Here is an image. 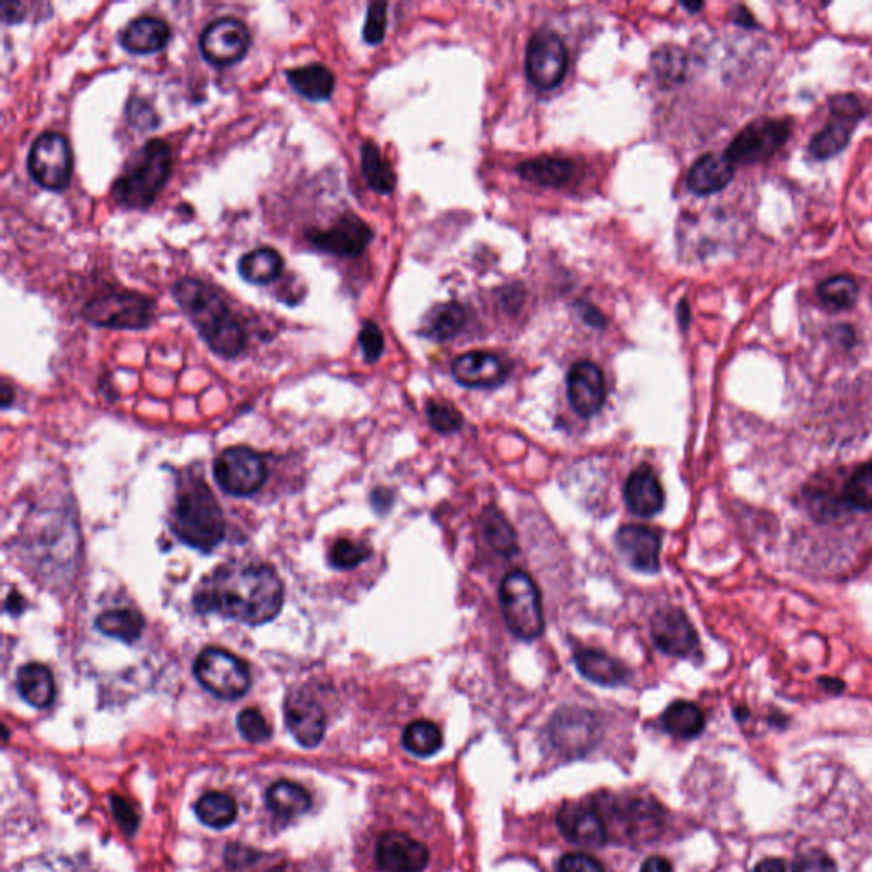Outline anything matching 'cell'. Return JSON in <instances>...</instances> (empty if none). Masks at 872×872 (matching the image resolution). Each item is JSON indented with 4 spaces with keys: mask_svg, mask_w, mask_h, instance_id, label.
I'll use <instances>...</instances> for the list:
<instances>
[{
    "mask_svg": "<svg viewBox=\"0 0 872 872\" xmlns=\"http://www.w3.org/2000/svg\"><path fill=\"white\" fill-rule=\"evenodd\" d=\"M283 598L282 580L270 566L225 564L203 580L193 602L198 612L259 626L280 614Z\"/></svg>",
    "mask_w": 872,
    "mask_h": 872,
    "instance_id": "cell-1",
    "label": "cell"
},
{
    "mask_svg": "<svg viewBox=\"0 0 872 872\" xmlns=\"http://www.w3.org/2000/svg\"><path fill=\"white\" fill-rule=\"evenodd\" d=\"M173 297L215 355L227 360L241 355L247 343L246 329L217 287L183 276L173 285Z\"/></svg>",
    "mask_w": 872,
    "mask_h": 872,
    "instance_id": "cell-2",
    "label": "cell"
},
{
    "mask_svg": "<svg viewBox=\"0 0 872 872\" xmlns=\"http://www.w3.org/2000/svg\"><path fill=\"white\" fill-rule=\"evenodd\" d=\"M173 173V150L162 138H152L138 150L111 186V198L125 210H147Z\"/></svg>",
    "mask_w": 872,
    "mask_h": 872,
    "instance_id": "cell-3",
    "label": "cell"
},
{
    "mask_svg": "<svg viewBox=\"0 0 872 872\" xmlns=\"http://www.w3.org/2000/svg\"><path fill=\"white\" fill-rule=\"evenodd\" d=\"M174 534L201 552H212L225 535L224 513L207 484L191 481L181 491L171 520Z\"/></svg>",
    "mask_w": 872,
    "mask_h": 872,
    "instance_id": "cell-4",
    "label": "cell"
},
{
    "mask_svg": "<svg viewBox=\"0 0 872 872\" xmlns=\"http://www.w3.org/2000/svg\"><path fill=\"white\" fill-rule=\"evenodd\" d=\"M82 317L96 327L140 331L154 322L155 302L144 293L106 285L87 300Z\"/></svg>",
    "mask_w": 872,
    "mask_h": 872,
    "instance_id": "cell-5",
    "label": "cell"
},
{
    "mask_svg": "<svg viewBox=\"0 0 872 872\" xmlns=\"http://www.w3.org/2000/svg\"><path fill=\"white\" fill-rule=\"evenodd\" d=\"M501 612L511 634L534 641L544 632V614L539 588L530 574L511 571L500 586Z\"/></svg>",
    "mask_w": 872,
    "mask_h": 872,
    "instance_id": "cell-6",
    "label": "cell"
},
{
    "mask_svg": "<svg viewBox=\"0 0 872 872\" xmlns=\"http://www.w3.org/2000/svg\"><path fill=\"white\" fill-rule=\"evenodd\" d=\"M74 171V154L69 140L57 132H43L35 138L28 154V173L43 190L69 188Z\"/></svg>",
    "mask_w": 872,
    "mask_h": 872,
    "instance_id": "cell-7",
    "label": "cell"
},
{
    "mask_svg": "<svg viewBox=\"0 0 872 872\" xmlns=\"http://www.w3.org/2000/svg\"><path fill=\"white\" fill-rule=\"evenodd\" d=\"M193 672L198 682L218 699H239L251 687L246 663L224 649L208 648L196 658Z\"/></svg>",
    "mask_w": 872,
    "mask_h": 872,
    "instance_id": "cell-8",
    "label": "cell"
},
{
    "mask_svg": "<svg viewBox=\"0 0 872 872\" xmlns=\"http://www.w3.org/2000/svg\"><path fill=\"white\" fill-rule=\"evenodd\" d=\"M791 135V125L787 121L763 120L752 121L741 130L726 150V157L735 166H753L758 162L767 161L786 144Z\"/></svg>",
    "mask_w": 872,
    "mask_h": 872,
    "instance_id": "cell-9",
    "label": "cell"
},
{
    "mask_svg": "<svg viewBox=\"0 0 872 872\" xmlns=\"http://www.w3.org/2000/svg\"><path fill=\"white\" fill-rule=\"evenodd\" d=\"M218 486L232 496H251L263 488L268 469L261 455L246 447L227 448L213 464Z\"/></svg>",
    "mask_w": 872,
    "mask_h": 872,
    "instance_id": "cell-10",
    "label": "cell"
},
{
    "mask_svg": "<svg viewBox=\"0 0 872 872\" xmlns=\"http://www.w3.org/2000/svg\"><path fill=\"white\" fill-rule=\"evenodd\" d=\"M525 69L535 87L549 91L559 86L568 72V50L561 36L549 29L537 31L528 41Z\"/></svg>",
    "mask_w": 872,
    "mask_h": 872,
    "instance_id": "cell-11",
    "label": "cell"
},
{
    "mask_svg": "<svg viewBox=\"0 0 872 872\" xmlns=\"http://www.w3.org/2000/svg\"><path fill=\"white\" fill-rule=\"evenodd\" d=\"M251 31L241 19H213L200 35V52L208 64L227 67L241 62L251 48Z\"/></svg>",
    "mask_w": 872,
    "mask_h": 872,
    "instance_id": "cell-12",
    "label": "cell"
},
{
    "mask_svg": "<svg viewBox=\"0 0 872 872\" xmlns=\"http://www.w3.org/2000/svg\"><path fill=\"white\" fill-rule=\"evenodd\" d=\"M305 239L321 253L338 258H358L372 242L373 232L363 218L348 212L327 229H307Z\"/></svg>",
    "mask_w": 872,
    "mask_h": 872,
    "instance_id": "cell-13",
    "label": "cell"
},
{
    "mask_svg": "<svg viewBox=\"0 0 872 872\" xmlns=\"http://www.w3.org/2000/svg\"><path fill=\"white\" fill-rule=\"evenodd\" d=\"M830 106L832 121L809 142V154L818 161H827L840 154L849 145L857 121L864 116V109L854 96H835Z\"/></svg>",
    "mask_w": 872,
    "mask_h": 872,
    "instance_id": "cell-14",
    "label": "cell"
},
{
    "mask_svg": "<svg viewBox=\"0 0 872 872\" xmlns=\"http://www.w3.org/2000/svg\"><path fill=\"white\" fill-rule=\"evenodd\" d=\"M551 741L563 753L581 757L597 743L600 735L597 716L586 709L568 707L551 721Z\"/></svg>",
    "mask_w": 872,
    "mask_h": 872,
    "instance_id": "cell-15",
    "label": "cell"
},
{
    "mask_svg": "<svg viewBox=\"0 0 872 872\" xmlns=\"http://www.w3.org/2000/svg\"><path fill=\"white\" fill-rule=\"evenodd\" d=\"M375 859L384 872H423L430 864V850L408 833L387 832L377 842Z\"/></svg>",
    "mask_w": 872,
    "mask_h": 872,
    "instance_id": "cell-16",
    "label": "cell"
},
{
    "mask_svg": "<svg viewBox=\"0 0 872 872\" xmlns=\"http://www.w3.org/2000/svg\"><path fill=\"white\" fill-rule=\"evenodd\" d=\"M651 636L663 653L687 658L699 646V636L683 610H658L651 619Z\"/></svg>",
    "mask_w": 872,
    "mask_h": 872,
    "instance_id": "cell-17",
    "label": "cell"
},
{
    "mask_svg": "<svg viewBox=\"0 0 872 872\" xmlns=\"http://www.w3.org/2000/svg\"><path fill=\"white\" fill-rule=\"evenodd\" d=\"M285 724L299 745L316 748L324 738L326 716L316 699L305 690H297L285 702Z\"/></svg>",
    "mask_w": 872,
    "mask_h": 872,
    "instance_id": "cell-18",
    "label": "cell"
},
{
    "mask_svg": "<svg viewBox=\"0 0 872 872\" xmlns=\"http://www.w3.org/2000/svg\"><path fill=\"white\" fill-rule=\"evenodd\" d=\"M568 397L581 418L595 416L607 399L602 370L588 360L574 363L568 373Z\"/></svg>",
    "mask_w": 872,
    "mask_h": 872,
    "instance_id": "cell-19",
    "label": "cell"
},
{
    "mask_svg": "<svg viewBox=\"0 0 872 872\" xmlns=\"http://www.w3.org/2000/svg\"><path fill=\"white\" fill-rule=\"evenodd\" d=\"M557 827L571 844L586 849L602 847L607 842V827L602 815L586 804H564L557 813Z\"/></svg>",
    "mask_w": 872,
    "mask_h": 872,
    "instance_id": "cell-20",
    "label": "cell"
},
{
    "mask_svg": "<svg viewBox=\"0 0 872 872\" xmlns=\"http://www.w3.org/2000/svg\"><path fill=\"white\" fill-rule=\"evenodd\" d=\"M455 380L471 389H494L505 384L510 368L500 356L488 351H469L452 363Z\"/></svg>",
    "mask_w": 872,
    "mask_h": 872,
    "instance_id": "cell-21",
    "label": "cell"
},
{
    "mask_svg": "<svg viewBox=\"0 0 872 872\" xmlns=\"http://www.w3.org/2000/svg\"><path fill=\"white\" fill-rule=\"evenodd\" d=\"M615 545L631 568L641 573L660 571L661 540L643 525H624L615 535Z\"/></svg>",
    "mask_w": 872,
    "mask_h": 872,
    "instance_id": "cell-22",
    "label": "cell"
},
{
    "mask_svg": "<svg viewBox=\"0 0 872 872\" xmlns=\"http://www.w3.org/2000/svg\"><path fill=\"white\" fill-rule=\"evenodd\" d=\"M173 31L169 24L155 16H140L133 19L120 31V45L133 55H150L161 52L171 41Z\"/></svg>",
    "mask_w": 872,
    "mask_h": 872,
    "instance_id": "cell-23",
    "label": "cell"
},
{
    "mask_svg": "<svg viewBox=\"0 0 872 872\" xmlns=\"http://www.w3.org/2000/svg\"><path fill=\"white\" fill-rule=\"evenodd\" d=\"M624 498L632 513L639 517L651 518L658 515L665 506V491L658 477L648 465L637 467L627 477Z\"/></svg>",
    "mask_w": 872,
    "mask_h": 872,
    "instance_id": "cell-24",
    "label": "cell"
},
{
    "mask_svg": "<svg viewBox=\"0 0 872 872\" xmlns=\"http://www.w3.org/2000/svg\"><path fill=\"white\" fill-rule=\"evenodd\" d=\"M735 176V166L724 154H706L699 157L687 174V186L699 196L723 191Z\"/></svg>",
    "mask_w": 872,
    "mask_h": 872,
    "instance_id": "cell-25",
    "label": "cell"
},
{
    "mask_svg": "<svg viewBox=\"0 0 872 872\" xmlns=\"http://www.w3.org/2000/svg\"><path fill=\"white\" fill-rule=\"evenodd\" d=\"M574 663L583 677L602 687H620L631 677L620 661L595 649H581L574 654Z\"/></svg>",
    "mask_w": 872,
    "mask_h": 872,
    "instance_id": "cell-26",
    "label": "cell"
},
{
    "mask_svg": "<svg viewBox=\"0 0 872 872\" xmlns=\"http://www.w3.org/2000/svg\"><path fill=\"white\" fill-rule=\"evenodd\" d=\"M293 91L309 101H327L333 96L336 79L333 70L322 64H307L285 72Z\"/></svg>",
    "mask_w": 872,
    "mask_h": 872,
    "instance_id": "cell-27",
    "label": "cell"
},
{
    "mask_svg": "<svg viewBox=\"0 0 872 872\" xmlns=\"http://www.w3.org/2000/svg\"><path fill=\"white\" fill-rule=\"evenodd\" d=\"M237 270L242 280L251 285H270L280 278L283 271L282 254L271 247H258L249 253L242 254Z\"/></svg>",
    "mask_w": 872,
    "mask_h": 872,
    "instance_id": "cell-28",
    "label": "cell"
},
{
    "mask_svg": "<svg viewBox=\"0 0 872 872\" xmlns=\"http://www.w3.org/2000/svg\"><path fill=\"white\" fill-rule=\"evenodd\" d=\"M18 692L29 706L43 709L52 704L55 699V682L52 672L40 663H28L21 666L16 678Z\"/></svg>",
    "mask_w": 872,
    "mask_h": 872,
    "instance_id": "cell-29",
    "label": "cell"
},
{
    "mask_svg": "<svg viewBox=\"0 0 872 872\" xmlns=\"http://www.w3.org/2000/svg\"><path fill=\"white\" fill-rule=\"evenodd\" d=\"M518 173L523 179L540 184V186L559 188L573 178L574 164L564 157L542 155V157L522 162L518 166Z\"/></svg>",
    "mask_w": 872,
    "mask_h": 872,
    "instance_id": "cell-30",
    "label": "cell"
},
{
    "mask_svg": "<svg viewBox=\"0 0 872 872\" xmlns=\"http://www.w3.org/2000/svg\"><path fill=\"white\" fill-rule=\"evenodd\" d=\"M661 726L668 735L680 740H692L706 728V716L694 702L677 700L666 707L661 716Z\"/></svg>",
    "mask_w": 872,
    "mask_h": 872,
    "instance_id": "cell-31",
    "label": "cell"
},
{
    "mask_svg": "<svg viewBox=\"0 0 872 872\" xmlns=\"http://www.w3.org/2000/svg\"><path fill=\"white\" fill-rule=\"evenodd\" d=\"M362 155V173L370 190L379 195H391L396 188V173L391 164L380 154L379 145L372 140H365L360 149Z\"/></svg>",
    "mask_w": 872,
    "mask_h": 872,
    "instance_id": "cell-32",
    "label": "cell"
},
{
    "mask_svg": "<svg viewBox=\"0 0 872 872\" xmlns=\"http://www.w3.org/2000/svg\"><path fill=\"white\" fill-rule=\"evenodd\" d=\"M266 804L276 816L297 818L310 809L309 792L293 782L280 781L266 792Z\"/></svg>",
    "mask_w": 872,
    "mask_h": 872,
    "instance_id": "cell-33",
    "label": "cell"
},
{
    "mask_svg": "<svg viewBox=\"0 0 872 872\" xmlns=\"http://www.w3.org/2000/svg\"><path fill=\"white\" fill-rule=\"evenodd\" d=\"M195 815L205 827L224 830L236 821L237 804L229 794L207 792L196 801Z\"/></svg>",
    "mask_w": 872,
    "mask_h": 872,
    "instance_id": "cell-34",
    "label": "cell"
},
{
    "mask_svg": "<svg viewBox=\"0 0 872 872\" xmlns=\"http://www.w3.org/2000/svg\"><path fill=\"white\" fill-rule=\"evenodd\" d=\"M482 534L486 542L493 547L494 552H498L501 556L517 554V532L498 508L488 506L482 511Z\"/></svg>",
    "mask_w": 872,
    "mask_h": 872,
    "instance_id": "cell-35",
    "label": "cell"
},
{
    "mask_svg": "<svg viewBox=\"0 0 872 872\" xmlns=\"http://www.w3.org/2000/svg\"><path fill=\"white\" fill-rule=\"evenodd\" d=\"M651 69H653L656 81L660 82L661 86H677L687 77L689 58L680 46L663 45L653 53Z\"/></svg>",
    "mask_w": 872,
    "mask_h": 872,
    "instance_id": "cell-36",
    "label": "cell"
},
{
    "mask_svg": "<svg viewBox=\"0 0 872 872\" xmlns=\"http://www.w3.org/2000/svg\"><path fill=\"white\" fill-rule=\"evenodd\" d=\"M96 627L104 636L115 637L130 644L137 641L144 631L145 620L137 610H108L96 619Z\"/></svg>",
    "mask_w": 872,
    "mask_h": 872,
    "instance_id": "cell-37",
    "label": "cell"
},
{
    "mask_svg": "<svg viewBox=\"0 0 872 872\" xmlns=\"http://www.w3.org/2000/svg\"><path fill=\"white\" fill-rule=\"evenodd\" d=\"M465 310L457 302L438 305L426 317L423 333L435 341H448L455 338L465 326Z\"/></svg>",
    "mask_w": 872,
    "mask_h": 872,
    "instance_id": "cell-38",
    "label": "cell"
},
{
    "mask_svg": "<svg viewBox=\"0 0 872 872\" xmlns=\"http://www.w3.org/2000/svg\"><path fill=\"white\" fill-rule=\"evenodd\" d=\"M402 745L411 755L421 758L431 757L442 750V731L431 721H413L404 729Z\"/></svg>",
    "mask_w": 872,
    "mask_h": 872,
    "instance_id": "cell-39",
    "label": "cell"
},
{
    "mask_svg": "<svg viewBox=\"0 0 872 872\" xmlns=\"http://www.w3.org/2000/svg\"><path fill=\"white\" fill-rule=\"evenodd\" d=\"M859 295V287L849 275L830 276L818 285V297L828 310L850 309Z\"/></svg>",
    "mask_w": 872,
    "mask_h": 872,
    "instance_id": "cell-40",
    "label": "cell"
},
{
    "mask_svg": "<svg viewBox=\"0 0 872 872\" xmlns=\"http://www.w3.org/2000/svg\"><path fill=\"white\" fill-rule=\"evenodd\" d=\"M845 500L855 510L872 511V462L861 465L845 486Z\"/></svg>",
    "mask_w": 872,
    "mask_h": 872,
    "instance_id": "cell-41",
    "label": "cell"
},
{
    "mask_svg": "<svg viewBox=\"0 0 872 872\" xmlns=\"http://www.w3.org/2000/svg\"><path fill=\"white\" fill-rule=\"evenodd\" d=\"M370 556H372V549L365 542L339 539L331 547L329 563L336 569H353L365 563Z\"/></svg>",
    "mask_w": 872,
    "mask_h": 872,
    "instance_id": "cell-42",
    "label": "cell"
},
{
    "mask_svg": "<svg viewBox=\"0 0 872 872\" xmlns=\"http://www.w3.org/2000/svg\"><path fill=\"white\" fill-rule=\"evenodd\" d=\"M43 9H52L50 4L46 2H18V0H4L0 4V12H2V23L6 24H23L35 16L36 23L45 21L50 18V12H43Z\"/></svg>",
    "mask_w": 872,
    "mask_h": 872,
    "instance_id": "cell-43",
    "label": "cell"
},
{
    "mask_svg": "<svg viewBox=\"0 0 872 872\" xmlns=\"http://www.w3.org/2000/svg\"><path fill=\"white\" fill-rule=\"evenodd\" d=\"M426 414L431 428L443 435L455 433L464 425V418L459 409L454 408L450 402L430 401L426 406Z\"/></svg>",
    "mask_w": 872,
    "mask_h": 872,
    "instance_id": "cell-44",
    "label": "cell"
},
{
    "mask_svg": "<svg viewBox=\"0 0 872 872\" xmlns=\"http://www.w3.org/2000/svg\"><path fill=\"white\" fill-rule=\"evenodd\" d=\"M125 115H127L128 123L140 132H150L161 125V116L155 111L154 106L150 104V101L140 98V96L128 98Z\"/></svg>",
    "mask_w": 872,
    "mask_h": 872,
    "instance_id": "cell-45",
    "label": "cell"
},
{
    "mask_svg": "<svg viewBox=\"0 0 872 872\" xmlns=\"http://www.w3.org/2000/svg\"><path fill=\"white\" fill-rule=\"evenodd\" d=\"M237 728L242 738L251 743H263L271 738V726L258 709H244L237 716Z\"/></svg>",
    "mask_w": 872,
    "mask_h": 872,
    "instance_id": "cell-46",
    "label": "cell"
},
{
    "mask_svg": "<svg viewBox=\"0 0 872 872\" xmlns=\"http://www.w3.org/2000/svg\"><path fill=\"white\" fill-rule=\"evenodd\" d=\"M387 31V4L372 2L367 9V18L363 24V40L368 45H379Z\"/></svg>",
    "mask_w": 872,
    "mask_h": 872,
    "instance_id": "cell-47",
    "label": "cell"
},
{
    "mask_svg": "<svg viewBox=\"0 0 872 872\" xmlns=\"http://www.w3.org/2000/svg\"><path fill=\"white\" fill-rule=\"evenodd\" d=\"M358 341H360L365 362L375 363L384 353V334L373 321L363 322L362 331L358 334Z\"/></svg>",
    "mask_w": 872,
    "mask_h": 872,
    "instance_id": "cell-48",
    "label": "cell"
},
{
    "mask_svg": "<svg viewBox=\"0 0 872 872\" xmlns=\"http://www.w3.org/2000/svg\"><path fill=\"white\" fill-rule=\"evenodd\" d=\"M792 872H838L837 862L820 849L806 850L792 862Z\"/></svg>",
    "mask_w": 872,
    "mask_h": 872,
    "instance_id": "cell-49",
    "label": "cell"
},
{
    "mask_svg": "<svg viewBox=\"0 0 872 872\" xmlns=\"http://www.w3.org/2000/svg\"><path fill=\"white\" fill-rule=\"evenodd\" d=\"M557 872H605V867L591 855L569 852L557 862Z\"/></svg>",
    "mask_w": 872,
    "mask_h": 872,
    "instance_id": "cell-50",
    "label": "cell"
},
{
    "mask_svg": "<svg viewBox=\"0 0 872 872\" xmlns=\"http://www.w3.org/2000/svg\"><path fill=\"white\" fill-rule=\"evenodd\" d=\"M111 809H113V815H115L118 825L123 828V832L128 833V835L137 832L138 816L127 799L111 796Z\"/></svg>",
    "mask_w": 872,
    "mask_h": 872,
    "instance_id": "cell-51",
    "label": "cell"
},
{
    "mask_svg": "<svg viewBox=\"0 0 872 872\" xmlns=\"http://www.w3.org/2000/svg\"><path fill=\"white\" fill-rule=\"evenodd\" d=\"M641 872H673L672 862L665 859V857L654 855V857H649V859L643 862Z\"/></svg>",
    "mask_w": 872,
    "mask_h": 872,
    "instance_id": "cell-52",
    "label": "cell"
},
{
    "mask_svg": "<svg viewBox=\"0 0 872 872\" xmlns=\"http://www.w3.org/2000/svg\"><path fill=\"white\" fill-rule=\"evenodd\" d=\"M580 314L590 326L598 327V329H602L605 326V317L593 305L581 304Z\"/></svg>",
    "mask_w": 872,
    "mask_h": 872,
    "instance_id": "cell-53",
    "label": "cell"
},
{
    "mask_svg": "<svg viewBox=\"0 0 872 872\" xmlns=\"http://www.w3.org/2000/svg\"><path fill=\"white\" fill-rule=\"evenodd\" d=\"M392 501H394V498H392V493L389 489H377L372 494L373 508L379 511V513H385V511L389 510Z\"/></svg>",
    "mask_w": 872,
    "mask_h": 872,
    "instance_id": "cell-54",
    "label": "cell"
},
{
    "mask_svg": "<svg viewBox=\"0 0 872 872\" xmlns=\"http://www.w3.org/2000/svg\"><path fill=\"white\" fill-rule=\"evenodd\" d=\"M733 21H735L738 26H743V28L746 29L758 28L757 21L753 18L752 12L746 11L743 6H738L735 11H733Z\"/></svg>",
    "mask_w": 872,
    "mask_h": 872,
    "instance_id": "cell-55",
    "label": "cell"
},
{
    "mask_svg": "<svg viewBox=\"0 0 872 872\" xmlns=\"http://www.w3.org/2000/svg\"><path fill=\"white\" fill-rule=\"evenodd\" d=\"M753 872H787L786 862L770 857V859L758 862Z\"/></svg>",
    "mask_w": 872,
    "mask_h": 872,
    "instance_id": "cell-56",
    "label": "cell"
},
{
    "mask_svg": "<svg viewBox=\"0 0 872 872\" xmlns=\"http://www.w3.org/2000/svg\"><path fill=\"white\" fill-rule=\"evenodd\" d=\"M820 683L828 690V692H833V694H840V692H844L845 689L844 682L835 680V678H821Z\"/></svg>",
    "mask_w": 872,
    "mask_h": 872,
    "instance_id": "cell-57",
    "label": "cell"
},
{
    "mask_svg": "<svg viewBox=\"0 0 872 872\" xmlns=\"http://www.w3.org/2000/svg\"><path fill=\"white\" fill-rule=\"evenodd\" d=\"M678 321H680V326H682L683 329L689 327L690 307L685 300H682V302L678 304Z\"/></svg>",
    "mask_w": 872,
    "mask_h": 872,
    "instance_id": "cell-58",
    "label": "cell"
},
{
    "mask_svg": "<svg viewBox=\"0 0 872 872\" xmlns=\"http://www.w3.org/2000/svg\"><path fill=\"white\" fill-rule=\"evenodd\" d=\"M14 401V389H12L11 385L7 384V382H2V389H0V402H2V408H9V404Z\"/></svg>",
    "mask_w": 872,
    "mask_h": 872,
    "instance_id": "cell-59",
    "label": "cell"
},
{
    "mask_svg": "<svg viewBox=\"0 0 872 872\" xmlns=\"http://www.w3.org/2000/svg\"><path fill=\"white\" fill-rule=\"evenodd\" d=\"M682 6L685 7L687 11L697 12L704 7V4H702V2H682Z\"/></svg>",
    "mask_w": 872,
    "mask_h": 872,
    "instance_id": "cell-60",
    "label": "cell"
}]
</instances>
